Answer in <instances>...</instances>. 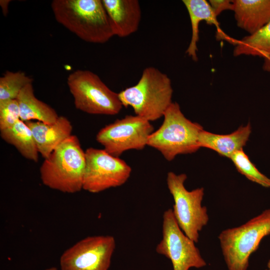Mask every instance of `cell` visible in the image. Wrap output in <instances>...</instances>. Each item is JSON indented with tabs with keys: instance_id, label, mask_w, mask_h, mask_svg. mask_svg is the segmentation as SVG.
Wrapping results in <instances>:
<instances>
[{
	"instance_id": "obj_1",
	"label": "cell",
	"mask_w": 270,
	"mask_h": 270,
	"mask_svg": "<svg viewBox=\"0 0 270 270\" xmlns=\"http://www.w3.org/2000/svg\"><path fill=\"white\" fill-rule=\"evenodd\" d=\"M51 8L56 22L84 42L104 44L113 36L100 0H54Z\"/></svg>"
},
{
	"instance_id": "obj_2",
	"label": "cell",
	"mask_w": 270,
	"mask_h": 270,
	"mask_svg": "<svg viewBox=\"0 0 270 270\" xmlns=\"http://www.w3.org/2000/svg\"><path fill=\"white\" fill-rule=\"evenodd\" d=\"M85 166V152L78 138L72 135L44 159L40 168V178L52 189L75 193L82 190Z\"/></svg>"
},
{
	"instance_id": "obj_3",
	"label": "cell",
	"mask_w": 270,
	"mask_h": 270,
	"mask_svg": "<svg viewBox=\"0 0 270 270\" xmlns=\"http://www.w3.org/2000/svg\"><path fill=\"white\" fill-rule=\"evenodd\" d=\"M173 90L166 74L153 66L145 68L137 84L120 92L123 106L132 107L136 115L150 122L163 116L171 104Z\"/></svg>"
},
{
	"instance_id": "obj_4",
	"label": "cell",
	"mask_w": 270,
	"mask_h": 270,
	"mask_svg": "<svg viewBox=\"0 0 270 270\" xmlns=\"http://www.w3.org/2000/svg\"><path fill=\"white\" fill-rule=\"evenodd\" d=\"M163 116L162 124L148 136L147 146L159 151L168 161L200 148L198 138L203 128L186 118L178 104L172 102Z\"/></svg>"
},
{
	"instance_id": "obj_5",
	"label": "cell",
	"mask_w": 270,
	"mask_h": 270,
	"mask_svg": "<svg viewBox=\"0 0 270 270\" xmlns=\"http://www.w3.org/2000/svg\"><path fill=\"white\" fill-rule=\"evenodd\" d=\"M270 234V208L244 224L222 230L218 238L228 270H247L250 256Z\"/></svg>"
},
{
	"instance_id": "obj_6",
	"label": "cell",
	"mask_w": 270,
	"mask_h": 270,
	"mask_svg": "<svg viewBox=\"0 0 270 270\" xmlns=\"http://www.w3.org/2000/svg\"><path fill=\"white\" fill-rule=\"evenodd\" d=\"M75 107L92 114L116 115L122 108L118 94L111 90L94 72L77 70L67 78Z\"/></svg>"
},
{
	"instance_id": "obj_7",
	"label": "cell",
	"mask_w": 270,
	"mask_h": 270,
	"mask_svg": "<svg viewBox=\"0 0 270 270\" xmlns=\"http://www.w3.org/2000/svg\"><path fill=\"white\" fill-rule=\"evenodd\" d=\"M187 178L185 174H177L172 172L167 174L166 184L174 204L172 208L174 217L182 230L196 243L199 240V232L209 220L207 208L202 206L204 188L191 191L184 186Z\"/></svg>"
},
{
	"instance_id": "obj_8",
	"label": "cell",
	"mask_w": 270,
	"mask_h": 270,
	"mask_svg": "<svg viewBox=\"0 0 270 270\" xmlns=\"http://www.w3.org/2000/svg\"><path fill=\"white\" fill-rule=\"evenodd\" d=\"M86 166L82 190L98 193L120 186L129 178L131 167L124 160L104 149L88 148L85 152Z\"/></svg>"
},
{
	"instance_id": "obj_9",
	"label": "cell",
	"mask_w": 270,
	"mask_h": 270,
	"mask_svg": "<svg viewBox=\"0 0 270 270\" xmlns=\"http://www.w3.org/2000/svg\"><path fill=\"white\" fill-rule=\"evenodd\" d=\"M195 244L178 226L172 208L164 211L162 215V238L156 250L170 260L173 270H189L192 268H200L206 266Z\"/></svg>"
},
{
	"instance_id": "obj_10",
	"label": "cell",
	"mask_w": 270,
	"mask_h": 270,
	"mask_svg": "<svg viewBox=\"0 0 270 270\" xmlns=\"http://www.w3.org/2000/svg\"><path fill=\"white\" fill-rule=\"evenodd\" d=\"M153 132L150 121L136 115H127L102 128L96 140L106 152L119 157L126 150L144 148Z\"/></svg>"
},
{
	"instance_id": "obj_11",
	"label": "cell",
	"mask_w": 270,
	"mask_h": 270,
	"mask_svg": "<svg viewBox=\"0 0 270 270\" xmlns=\"http://www.w3.org/2000/svg\"><path fill=\"white\" fill-rule=\"evenodd\" d=\"M116 246L112 236H88L63 252L60 270H108Z\"/></svg>"
},
{
	"instance_id": "obj_12",
	"label": "cell",
	"mask_w": 270,
	"mask_h": 270,
	"mask_svg": "<svg viewBox=\"0 0 270 270\" xmlns=\"http://www.w3.org/2000/svg\"><path fill=\"white\" fill-rule=\"evenodd\" d=\"M114 36H128L136 32L142 12L138 0H102Z\"/></svg>"
},
{
	"instance_id": "obj_13",
	"label": "cell",
	"mask_w": 270,
	"mask_h": 270,
	"mask_svg": "<svg viewBox=\"0 0 270 270\" xmlns=\"http://www.w3.org/2000/svg\"><path fill=\"white\" fill-rule=\"evenodd\" d=\"M31 130L39 154L45 158L63 141L72 136V126L68 119L59 116L52 124L38 121L25 122Z\"/></svg>"
},
{
	"instance_id": "obj_14",
	"label": "cell",
	"mask_w": 270,
	"mask_h": 270,
	"mask_svg": "<svg viewBox=\"0 0 270 270\" xmlns=\"http://www.w3.org/2000/svg\"><path fill=\"white\" fill-rule=\"evenodd\" d=\"M182 2L188 12L192 26L191 40L186 54L194 61L198 60L197 43L199 40V24L202 21L216 27L217 38L226 40L234 44L236 39L228 36L222 30L209 2L206 0H183Z\"/></svg>"
},
{
	"instance_id": "obj_15",
	"label": "cell",
	"mask_w": 270,
	"mask_h": 270,
	"mask_svg": "<svg viewBox=\"0 0 270 270\" xmlns=\"http://www.w3.org/2000/svg\"><path fill=\"white\" fill-rule=\"evenodd\" d=\"M238 26L252 34L270 22V0H234Z\"/></svg>"
},
{
	"instance_id": "obj_16",
	"label": "cell",
	"mask_w": 270,
	"mask_h": 270,
	"mask_svg": "<svg viewBox=\"0 0 270 270\" xmlns=\"http://www.w3.org/2000/svg\"><path fill=\"white\" fill-rule=\"evenodd\" d=\"M252 132L250 124L240 126L228 134H218L202 130L198 138L200 147L211 149L220 155L230 158L236 152L242 150Z\"/></svg>"
},
{
	"instance_id": "obj_17",
	"label": "cell",
	"mask_w": 270,
	"mask_h": 270,
	"mask_svg": "<svg viewBox=\"0 0 270 270\" xmlns=\"http://www.w3.org/2000/svg\"><path fill=\"white\" fill-rule=\"evenodd\" d=\"M16 100L20 108V119L24 122L36 120L52 124L59 117L52 108L36 98L32 83L22 88Z\"/></svg>"
},
{
	"instance_id": "obj_18",
	"label": "cell",
	"mask_w": 270,
	"mask_h": 270,
	"mask_svg": "<svg viewBox=\"0 0 270 270\" xmlns=\"http://www.w3.org/2000/svg\"><path fill=\"white\" fill-rule=\"evenodd\" d=\"M234 55L257 56L264 60L262 69L270 72V22L256 32L236 40Z\"/></svg>"
},
{
	"instance_id": "obj_19",
	"label": "cell",
	"mask_w": 270,
	"mask_h": 270,
	"mask_svg": "<svg viewBox=\"0 0 270 270\" xmlns=\"http://www.w3.org/2000/svg\"><path fill=\"white\" fill-rule=\"evenodd\" d=\"M0 136L13 145L24 158L34 162L38 160V151L32 133L26 122L19 120L12 126L0 130Z\"/></svg>"
},
{
	"instance_id": "obj_20",
	"label": "cell",
	"mask_w": 270,
	"mask_h": 270,
	"mask_svg": "<svg viewBox=\"0 0 270 270\" xmlns=\"http://www.w3.org/2000/svg\"><path fill=\"white\" fill-rule=\"evenodd\" d=\"M32 82L24 72L6 71L0 78V102L16 100L22 88Z\"/></svg>"
},
{
	"instance_id": "obj_21",
	"label": "cell",
	"mask_w": 270,
	"mask_h": 270,
	"mask_svg": "<svg viewBox=\"0 0 270 270\" xmlns=\"http://www.w3.org/2000/svg\"><path fill=\"white\" fill-rule=\"evenodd\" d=\"M230 159L238 171L248 180L264 188H270V178L258 170L243 150L236 152Z\"/></svg>"
},
{
	"instance_id": "obj_22",
	"label": "cell",
	"mask_w": 270,
	"mask_h": 270,
	"mask_svg": "<svg viewBox=\"0 0 270 270\" xmlns=\"http://www.w3.org/2000/svg\"><path fill=\"white\" fill-rule=\"evenodd\" d=\"M20 120V108L16 100L0 102V130L12 126Z\"/></svg>"
},
{
	"instance_id": "obj_23",
	"label": "cell",
	"mask_w": 270,
	"mask_h": 270,
	"mask_svg": "<svg viewBox=\"0 0 270 270\" xmlns=\"http://www.w3.org/2000/svg\"><path fill=\"white\" fill-rule=\"evenodd\" d=\"M209 3L216 16H218L222 12L233 10L232 0H210Z\"/></svg>"
},
{
	"instance_id": "obj_24",
	"label": "cell",
	"mask_w": 270,
	"mask_h": 270,
	"mask_svg": "<svg viewBox=\"0 0 270 270\" xmlns=\"http://www.w3.org/2000/svg\"><path fill=\"white\" fill-rule=\"evenodd\" d=\"M10 0H1L0 1V6L2 10V14L6 16L8 12V6Z\"/></svg>"
},
{
	"instance_id": "obj_25",
	"label": "cell",
	"mask_w": 270,
	"mask_h": 270,
	"mask_svg": "<svg viewBox=\"0 0 270 270\" xmlns=\"http://www.w3.org/2000/svg\"><path fill=\"white\" fill-rule=\"evenodd\" d=\"M268 269L266 270H270V260H268L267 264Z\"/></svg>"
},
{
	"instance_id": "obj_26",
	"label": "cell",
	"mask_w": 270,
	"mask_h": 270,
	"mask_svg": "<svg viewBox=\"0 0 270 270\" xmlns=\"http://www.w3.org/2000/svg\"><path fill=\"white\" fill-rule=\"evenodd\" d=\"M46 270H56V268H48Z\"/></svg>"
}]
</instances>
